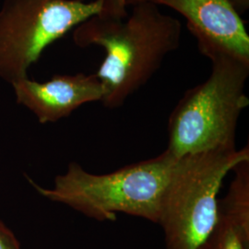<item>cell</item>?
<instances>
[{
  "label": "cell",
  "mask_w": 249,
  "mask_h": 249,
  "mask_svg": "<svg viewBox=\"0 0 249 249\" xmlns=\"http://www.w3.org/2000/svg\"><path fill=\"white\" fill-rule=\"evenodd\" d=\"M130 7L125 18L103 11L73 30L75 45L99 46L106 53L95 75L107 108L122 107L181 45L183 27L178 18L151 3Z\"/></svg>",
  "instance_id": "obj_1"
},
{
  "label": "cell",
  "mask_w": 249,
  "mask_h": 249,
  "mask_svg": "<svg viewBox=\"0 0 249 249\" xmlns=\"http://www.w3.org/2000/svg\"><path fill=\"white\" fill-rule=\"evenodd\" d=\"M193 36L199 52L211 60L212 72L202 83L187 89L170 115L166 151L178 159L236 148L238 120L249 105V61L205 36Z\"/></svg>",
  "instance_id": "obj_2"
},
{
  "label": "cell",
  "mask_w": 249,
  "mask_h": 249,
  "mask_svg": "<svg viewBox=\"0 0 249 249\" xmlns=\"http://www.w3.org/2000/svg\"><path fill=\"white\" fill-rule=\"evenodd\" d=\"M177 160L165 150L104 175L90 174L71 162L65 175L55 178L53 188L31 183L49 200L100 222H114L116 214L124 213L158 223L162 193Z\"/></svg>",
  "instance_id": "obj_3"
},
{
  "label": "cell",
  "mask_w": 249,
  "mask_h": 249,
  "mask_svg": "<svg viewBox=\"0 0 249 249\" xmlns=\"http://www.w3.org/2000/svg\"><path fill=\"white\" fill-rule=\"evenodd\" d=\"M246 160L249 145L178 158L160 200L158 224L165 249H199L218 223V194L224 178Z\"/></svg>",
  "instance_id": "obj_4"
},
{
  "label": "cell",
  "mask_w": 249,
  "mask_h": 249,
  "mask_svg": "<svg viewBox=\"0 0 249 249\" xmlns=\"http://www.w3.org/2000/svg\"><path fill=\"white\" fill-rule=\"evenodd\" d=\"M107 0H5L0 9V78L11 85L50 45L103 12Z\"/></svg>",
  "instance_id": "obj_5"
},
{
  "label": "cell",
  "mask_w": 249,
  "mask_h": 249,
  "mask_svg": "<svg viewBox=\"0 0 249 249\" xmlns=\"http://www.w3.org/2000/svg\"><path fill=\"white\" fill-rule=\"evenodd\" d=\"M12 87L17 103L31 110L42 124L58 121L83 105L102 102L104 96L95 74L54 75L45 82L26 78Z\"/></svg>",
  "instance_id": "obj_6"
},
{
  "label": "cell",
  "mask_w": 249,
  "mask_h": 249,
  "mask_svg": "<svg viewBox=\"0 0 249 249\" xmlns=\"http://www.w3.org/2000/svg\"><path fill=\"white\" fill-rule=\"evenodd\" d=\"M138 3L174 9L187 19L193 36H205L249 61V33L241 15L227 0H124L126 8Z\"/></svg>",
  "instance_id": "obj_7"
},
{
  "label": "cell",
  "mask_w": 249,
  "mask_h": 249,
  "mask_svg": "<svg viewBox=\"0 0 249 249\" xmlns=\"http://www.w3.org/2000/svg\"><path fill=\"white\" fill-rule=\"evenodd\" d=\"M234 178L223 199H219V216L249 236V160L234 169Z\"/></svg>",
  "instance_id": "obj_8"
},
{
  "label": "cell",
  "mask_w": 249,
  "mask_h": 249,
  "mask_svg": "<svg viewBox=\"0 0 249 249\" xmlns=\"http://www.w3.org/2000/svg\"><path fill=\"white\" fill-rule=\"evenodd\" d=\"M199 249H249V236L219 216L213 231Z\"/></svg>",
  "instance_id": "obj_9"
},
{
  "label": "cell",
  "mask_w": 249,
  "mask_h": 249,
  "mask_svg": "<svg viewBox=\"0 0 249 249\" xmlns=\"http://www.w3.org/2000/svg\"><path fill=\"white\" fill-rule=\"evenodd\" d=\"M0 249H20L13 232L2 222H0Z\"/></svg>",
  "instance_id": "obj_10"
},
{
  "label": "cell",
  "mask_w": 249,
  "mask_h": 249,
  "mask_svg": "<svg viewBox=\"0 0 249 249\" xmlns=\"http://www.w3.org/2000/svg\"><path fill=\"white\" fill-rule=\"evenodd\" d=\"M108 6L113 15L124 18L127 16L124 0H108Z\"/></svg>",
  "instance_id": "obj_11"
},
{
  "label": "cell",
  "mask_w": 249,
  "mask_h": 249,
  "mask_svg": "<svg viewBox=\"0 0 249 249\" xmlns=\"http://www.w3.org/2000/svg\"><path fill=\"white\" fill-rule=\"evenodd\" d=\"M239 15L244 13L249 8V0H227Z\"/></svg>",
  "instance_id": "obj_12"
}]
</instances>
